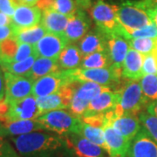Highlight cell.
I'll use <instances>...</instances> for the list:
<instances>
[{
  "label": "cell",
  "instance_id": "1",
  "mask_svg": "<svg viewBox=\"0 0 157 157\" xmlns=\"http://www.w3.org/2000/svg\"><path fill=\"white\" fill-rule=\"evenodd\" d=\"M11 141L24 157H52L70 147L62 135L37 131L11 137Z\"/></svg>",
  "mask_w": 157,
  "mask_h": 157
},
{
  "label": "cell",
  "instance_id": "2",
  "mask_svg": "<svg viewBox=\"0 0 157 157\" xmlns=\"http://www.w3.org/2000/svg\"><path fill=\"white\" fill-rule=\"evenodd\" d=\"M117 92L119 93V102L113 109L114 117L121 116L124 113L139 115L141 110L149 104V101L143 94L138 80H129Z\"/></svg>",
  "mask_w": 157,
  "mask_h": 157
},
{
  "label": "cell",
  "instance_id": "3",
  "mask_svg": "<svg viewBox=\"0 0 157 157\" xmlns=\"http://www.w3.org/2000/svg\"><path fill=\"white\" fill-rule=\"evenodd\" d=\"M37 121L44 127L45 130L64 136L71 134L79 135L82 125L80 118L65 109L45 113L37 118Z\"/></svg>",
  "mask_w": 157,
  "mask_h": 157
},
{
  "label": "cell",
  "instance_id": "4",
  "mask_svg": "<svg viewBox=\"0 0 157 157\" xmlns=\"http://www.w3.org/2000/svg\"><path fill=\"white\" fill-rule=\"evenodd\" d=\"M118 23L121 26L119 35L123 33L137 30L153 24L147 11L141 6L140 0H124L119 6Z\"/></svg>",
  "mask_w": 157,
  "mask_h": 157
},
{
  "label": "cell",
  "instance_id": "5",
  "mask_svg": "<svg viewBox=\"0 0 157 157\" xmlns=\"http://www.w3.org/2000/svg\"><path fill=\"white\" fill-rule=\"evenodd\" d=\"M122 68L111 66L107 68L83 69L77 68L67 71L73 81H91L105 86H115L120 84V79L122 76Z\"/></svg>",
  "mask_w": 157,
  "mask_h": 157
},
{
  "label": "cell",
  "instance_id": "6",
  "mask_svg": "<svg viewBox=\"0 0 157 157\" xmlns=\"http://www.w3.org/2000/svg\"><path fill=\"white\" fill-rule=\"evenodd\" d=\"M119 6L109 4L104 0H97L89 9L90 15L97 29L106 35H119L121 26L118 23Z\"/></svg>",
  "mask_w": 157,
  "mask_h": 157
},
{
  "label": "cell",
  "instance_id": "7",
  "mask_svg": "<svg viewBox=\"0 0 157 157\" xmlns=\"http://www.w3.org/2000/svg\"><path fill=\"white\" fill-rule=\"evenodd\" d=\"M41 115L37 99L33 95L21 100L10 102L9 111L5 117L0 119V122H11L16 121L35 120Z\"/></svg>",
  "mask_w": 157,
  "mask_h": 157
},
{
  "label": "cell",
  "instance_id": "8",
  "mask_svg": "<svg viewBox=\"0 0 157 157\" xmlns=\"http://www.w3.org/2000/svg\"><path fill=\"white\" fill-rule=\"evenodd\" d=\"M74 94L73 81L65 85L58 92L52 94L45 97L37 98V102L41 114L45 113L67 109L70 107V104Z\"/></svg>",
  "mask_w": 157,
  "mask_h": 157
},
{
  "label": "cell",
  "instance_id": "9",
  "mask_svg": "<svg viewBox=\"0 0 157 157\" xmlns=\"http://www.w3.org/2000/svg\"><path fill=\"white\" fill-rule=\"evenodd\" d=\"M67 71H60L59 73L48 74L35 80L33 86L32 95L36 99L45 97L58 92L65 85L72 82Z\"/></svg>",
  "mask_w": 157,
  "mask_h": 157
},
{
  "label": "cell",
  "instance_id": "10",
  "mask_svg": "<svg viewBox=\"0 0 157 157\" xmlns=\"http://www.w3.org/2000/svg\"><path fill=\"white\" fill-rule=\"evenodd\" d=\"M42 11L38 6L19 5L16 8L11 17V27L14 32V37L18 32L32 28L40 24Z\"/></svg>",
  "mask_w": 157,
  "mask_h": 157
},
{
  "label": "cell",
  "instance_id": "11",
  "mask_svg": "<svg viewBox=\"0 0 157 157\" xmlns=\"http://www.w3.org/2000/svg\"><path fill=\"white\" fill-rule=\"evenodd\" d=\"M4 73L6 80V99L9 103L32 94L33 80L26 76H17L8 72H4Z\"/></svg>",
  "mask_w": 157,
  "mask_h": 157
},
{
  "label": "cell",
  "instance_id": "12",
  "mask_svg": "<svg viewBox=\"0 0 157 157\" xmlns=\"http://www.w3.org/2000/svg\"><path fill=\"white\" fill-rule=\"evenodd\" d=\"M69 45L65 35L46 33L34 45L39 57L58 59L63 50Z\"/></svg>",
  "mask_w": 157,
  "mask_h": 157
},
{
  "label": "cell",
  "instance_id": "13",
  "mask_svg": "<svg viewBox=\"0 0 157 157\" xmlns=\"http://www.w3.org/2000/svg\"><path fill=\"white\" fill-rule=\"evenodd\" d=\"M91 26V20L84 10L78 8L73 16L69 17L67 26L64 33L69 44L80 41L88 33Z\"/></svg>",
  "mask_w": 157,
  "mask_h": 157
},
{
  "label": "cell",
  "instance_id": "14",
  "mask_svg": "<svg viewBox=\"0 0 157 157\" xmlns=\"http://www.w3.org/2000/svg\"><path fill=\"white\" fill-rule=\"evenodd\" d=\"M128 157H157V143L143 127L131 141Z\"/></svg>",
  "mask_w": 157,
  "mask_h": 157
},
{
  "label": "cell",
  "instance_id": "15",
  "mask_svg": "<svg viewBox=\"0 0 157 157\" xmlns=\"http://www.w3.org/2000/svg\"><path fill=\"white\" fill-rule=\"evenodd\" d=\"M106 150L110 157H126L128 152L131 141L126 140L115 129L112 124L106 122L103 127Z\"/></svg>",
  "mask_w": 157,
  "mask_h": 157
},
{
  "label": "cell",
  "instance_id": "16",
  "mask_svg": "<svg viewBox=\"0 0 157 157\" xmlns=\"http://www.w3.org/2000/svg\"><path fill=\"white\" fill-rule=\"evenodd\" d=\"M68 145L78 157H107V152L101 147L91 142L85 137L77 134L65 136Z\"/></svg>",
  "mask_w": 157,
  "mask_h": 157
},
{
  "label": "cell",
  "instance_id": "17",
  "mask_svg": "<svg viewBox=\"0 0 157 157\" xmlns=\"http://www.w3.org/2000/svg\"><path fill=\"white\" fill-rule=\"evenodd\" d=\"M110 123L120 135L129 141L133 140L142 127L139 115L133 113H124L121 116L114 117Z\"/></svg>",
  "mask_w": 157,
  "mask_h": 157
},
{
  "label": "cell",
  "instance_id": "18",
  "mask_svg": "<svg viewBox=\"0 0 157 157\" xmlns=\"http://www.w3.org/2000/svg\"><path fill=\"white\" fill-rule=\"evenodd\" d=\"M45 130L44 127L35 120L16 121L11 122H0V136H18L36 131Z\"/></svg>",
  "mask_w": 157,
  "mask_h": 157
},
{
  "label": "cell",
  "instance_id": "19",
  "mask_svg": "<svg viewBox=\"0 0 157 157\" xmlns=\"http://www.w3.org/2000/svg\"><path fill=\"white\" fill-rule=\"evenodd\" d=\"M107 52L109 54L113 66L122 68L126 55L130 46L128 39L117 34L107 35Z\"/></svg>",
  "mask_w": 157,
  "mask_h": 157
},
{
  "label": "cell",
  "instance_id": "20",
  "mask_svg": "<svg viewBox=\"0 0 157 157\" xmlns=\"http://www.w3.org/2000/svg\"><path fill=\"white\" fill-rule=\"evenodd\" d=\"M78 48L83 58L97 52L107 51V35L98 29L90 31L79 41Z\"/></svg>",
  "mask_w": 157,
  "mask_h": 157
},
{
  "label": "cell",
  "instance_id": "21",
  "mask_svg": "<svg viewBox=\"0 0 157 157\" xmlns=\"http://www.w3.org/2000/svg\"><path fill=\"white\" fill-rule=\"evenodd\" d=\"M144 59L143 54L133 48H129L122 66V77L130 80H139L142 78Z\"/></svg>",
  "mask_w": 157,
  "mask_h": 157
},
{
  "label": "cell",
  "instance_id": "22",
  "mask_svg": "<svg viewBox=\"0 0 157 157\" xmlns=\"http://www.w3.org/2000/svg\"><path fill=\"white\" fill-rule=\"evenodd\" d=\"M69 17L54 9H49L42 11L40 25L45 28L47 33L63 35L67 26Z\"/></svg>",
  "mask_w": 157,
  "mask_h": 157
},
{
  "label": "cell",
  "instance_id": "23",
  "mask_svg": "<svg viewBox=\"0 0 157 157\" xmlns=\"http://www.w3.org/2000/svg\"><path fill=\"white\" fill-rule=\"evenodd\" d=\"M119 102V93L110 90L102 93L94 100L90 101L88 108L84 116L104 113L113 109ZM83 116V117H84Z\"/></svg>",
  "mask_w": 157,
  "mask_h": 157
},
{
  "label": "cell",
  "instance_id": "24",
  "mask_svg": "<svg viewBox=\"0 0 157 157\" xmlns=\"http://www.w3.org/2000/svg\"><path fill=\"white\" fill-rule=\"evenodd\" d=\"M61 69L59 67L58 59L39 57L34 62L30 72L25 76L35 81L41 77L46 76L51 73H59Z\"/></svg>",
  "mask_w": 157,
  "mask_h": 157
},
{
  "label": "cell",
  "instance_id": "25",
  "mask_svg": "<svg viewBox=\"0 0 157 157\" xmlns=\"http://www.w3.org/2000/svg\"><path fill=\"white\" fill-rule=\"evenodd\" d=\"M73 96L89 102L101 95L102 93L111 89L108 86H105L91 81H73Z\"/></svg>",
  "mask_w": 157,
  "mask_h": 157
},
{
  "label": "cell",
  "instance_id": "26",
  "mask_svg": "<svg viewBox=\"0 0 157 157\" xmlns=\"http://www.w3.org/2000/svg\"><path fill=\"white\" fill-rule=\"evenodd\" d=\"M83 56L78 45L69 44L63 50L59 58V65L61 71H69L79 68Z\"/></svg>",
  "mask_w": 157,
  "mask_h": 157
},
{
  "label": "cell",
  "instance_id": "27",
  "mask_svg": "<svg viewBox=\"0 0 157 157\" xmlns=\"http://www.w3.org/2000/svg\"><path fill=\"white\" fill-rule=\"evenodd\" d=\"M112 66L107 51L97 52L83 58L80 67L83 69H95V68H107Z\"/></svg>",
  "mask_w": 157,
  "mask_h": 157
},
{
  "label": "cell",
  "instance_id": "28",
  "mask_svg": "<svg viewBox=\"0 0 157 157\" xmlns=\"http://www.w3.org/2000/svg\"><path fill=\"white\" fill-rule=\"evenodd\" d=\"M47 33L45 28L39 24L32 28L25 29L18 32L15 37L18 44L25 43L29 45H35L45 34Z\"/></svg>",
  "mask_w": 157,
  "mask_h": 157
},
{
  "label": "cell",
  "instance_id": "29",
  "mask_svg": "<svg viewBox=\"0 0 157 157\" xmlns=\"http://www.w3.org/2000/svg\"><path fill=\"white\" fill-rule=\"evenodd\" d=\"M38 58H39V55L36 52L23 61L9 63L5 66H2L1 67L4 72H8L17 76H25L30 72V70L33 66L34 62Z\"/></svg>",
  "mask_w": 157,
  "mask_h": 157
},
{
  "label": "cell",
  "instance_id": "30",
  "mask_svg": "<svg viewBox=\"0 0 157 157\" xmlns=\"http://www.w3.org/2000/svg\"><path fill=\"white\" fill-rule=\"evenodd\" d=\"M79 135L85 137L86 139L90 140L91 142L103 147L106 150V143H105V139H104V131H103L102 128L94 127V126H91L89 124L85 123V122L82 121Z\"/></svg>",
  "mask_w": 157,
  "mask_h": 157
},
{
  "label": "cell",
  "instance_id": "31",
  "mask_svg": "<svg viewBox=\"0 0 157 157\" xmlns=\"http://www.w3.org/2000/svg\"><path fill=\"white\" fill-rule=\"evenodd\" d=\"M18 43L16 39H8L0 42V67L12 63L17 53Z\"/></svg>",
  "mask_w": 157,
  "mask_h": 157
},
{
  "label": "cell",
  "instance_id": "32",
  "mask_svg": "<svg viewBox=\"0 0 157 157\" xmlns=\"http://www.w3.org/2000/svg\"><path fill=\"white\" fill-rule=\"evenodd\" d=\"M143 94L149 102L157 101V74H147L140 79Z\"/></svg>",
  "mask_w": 157,
  "mask_h": 157
},
{
  "label": "cell",
  "instance_id": "33",
  "mask_svg": "<svg viewBox=\"0 0 157 157\" xmlns=\"http://www.w3.org/2000/svg\"><path fill=\"white\" fill-rule=\"evenodd\" d=\"M130 48H133L140 52L144 56L151 53L156 46L157 39L151 38H139L131 39L128 40Z\"/></svg>",
  "mask_w": 157,
  "mask_h": 157
},
{
  "label": "cell",
  "instance_id": "34",
  "mask_svg": "<svg viewBox=\"0 0 157 157\" xmlns=\"http://www.w3.org/2000/svg\"><path fill=\"white\" fill-rule=\"evenodd\" d=\"M122 37L126 39H139V38H151L157 39V26L155 24L147 25L145 27L137 30H132L122 33Z\"/></svg>",
  "mask_w": 157,
  "mask_h": 157
},
{
  "label": "cell",
  "instance_id": "35",
  "mask_svg": "<svg viewBox=\"0 0 157 157\" xmlns=\"http://www.w3.org/2000/svg\"><path fill=\"white\" fill-rule=\"evenodd\" d=\"M141 126L146 129L152 139L157 143V117L147 112H141L139 114Z\"/></svg>",
  "mask_w": 157,
  "mask_h": 157
},
{
  "label": "cell",
  "instance_id": "36",
  "mask_svg": "<svg viewBox=\"0 0 157 157\" xmlns=\"http://www.w3.org/2000/svg\"><path fill=\"white\" fill-rule=\"evenodd\" d=\"M53 9L58 12L71 17L78 9L75 0H54Z\"/></svg>",
  "mask_w": 157,
  "mask_h": 157
},
{
  "label": "cell",
  "instance_id": "37",
  "mask_svg": "<svg viewBox=\"0 0 157 157\" xmlns=\"http://www.w3.org/2000/svg\"><path fill=\"white\" fill-rule=\"evenodd\" d=\"M89 103V101H84L78 97L73 96L69 108L74 115H76L78 118H82L88 108Z\"/></svg>",
  "mask_w": 157,
  "mask_h": 157
},
{
  "label": "cell",
  "instance_id": "38",
  "mask_svg": "<svg viewBox=\"0 0 157 157\" xmlns=\"http://www.w3.org/2000/svg\"><path fill=\"white\" fill-rule=\"evenodd\" d=\"M36 49L35 46L29 44H25V43H20L18 44V48H17V53L13 59L12 62H19L23 61L26 59L27 58L32 56L33 54L36 53Z\"/></svg>",
  "mask_w": 157,
  "mask_h": 157
},
{
  "label": "cell",
  "instance_id": "39",
  "mask_svg": "<svg viewBox=\"0 0 157 157\" xmlns=\"http://www.w3.org/2000/svg\"><path fill=\"white\" fill-rule=\"evenodd\" d=\"M143 76L147 74H157V61L153 52L145 56L143 67H142Z\"/></svg>",
  "mask_w": 157,
  "mask_h": 157
},
{
  "label": "cell",
  "instance_id": "40",
  "mask_svg": "<svg viewBox=\"0 0 157 157\" xmlns=\"http://www.w3.org/2000/svg\"><path fill=\"white\" fill-rule=\"evenodd\" d=\"M19 155L17 150L11 146L10 142L5 140V137L0 136V157H16Z\"/></svg>",
  "mask_w": 157,
  "mask_h": 157
},
{
  "label": "cell",
  "instance_id": "41",
  "mask_svg": "<svg viewBox=\"0 0 157 157\" xmlns=\"http://www.w3.org/2000/svg\"><path fill=\"white\" fill-rule=\"evenodd\" d=\"M81 121L86 124H89L91 126L97 127V128H102L105 125L106 118H105V113H98V114H94V115H88V116H84L80 118Z\"/></svg>",
  "mask_w": 157,
  "mask_h": 157
},
{
  "label": "cell",
  "instance_id": "42",
  "mask_svg": "<svg viewBox=\"0 0 157 157\" xmlns=\"http://www.w3.org/2000/svg\"><path fill=\"white\" fill-rule=\"evenodd\" d=\"M19 5L18 0H0V11L12 17Z\"/></svg>",
  "mask_w": 157,
  "mask_h": 157
},
{
  "label": "cell",
  "instance_id": "43",
  "mask_svg": "<svg viewBox=\"0 0 157 157\" xmlns=\"http://www.w3.org/2000/svg\"><path fill=\"white\" fill-rule=\"evenodd\" d=\"M15 39L14 32L11 25L7 26H0V42L5 41L8 39Z\"/></svg>",
  "mask_w": 157,
  "mask_h": 157
},
{
  "label": "cell",
  "instance_id": "44",
  "mask_svg": "<svg viewBox=\"0 0 157 157\" xmlns=\"http://www.w3.org/2000/svg\"><path fill=\"white\" fill-rule=\"evenodd\" d=\"M54 6V0H39L36 6H38L41 11L49 10V9H53Z\"/></svg>",
  "mask_w": 157,
  "mask_h": 157
},
{
  "label": "cell",
  "instance_id": "45",
  "mask_svg": "<svg viewBox=\"0 0 157 157\" xmlns=\"http://www.w3.org/2000/svg\"><path fill=\"white\" fill-rule=\"evenodd\" d=\"M9 107H10V103L7 101L6 97L0 100V119L5 117L9 111Z\"/></svg>",
  "mask_w": 157,
  "mask_h": 157
},
{
  "label": "cell",
  "instance_id": "46",
  "mask_svg": "<svg viewBox=\"0 0 157 157\" xmlns=\"http://www.w3.org/2000/svg\"><path fill=\"white\" fill-rule=\"evenodd\" d=\"M6 94V80H5V73L2 67H0V100L5 97Z\"/></svg>",
  "mask_w": 157,
  "mask_h": 157
},
{
  "label": "cell",
  "instance_id": "47",
  "mask_svg": "<svg viewBox=\"0 0 157 157\" xmlns=\"http://www.w3.org/2000/svg\"><path fill=\"white\" fill-rule=\"evenodd\" d=\"M11 17L8 16L6 13L0 11V26H7L11 25Z\"/></svg>",
  "mask_w": 157,
  "mask_h": 157
},
{
  "label": "cell",
  "instance_id": "48",
  "mask_svg": "<svg viewBox=\"0 0 157 157\" xmlns=\"http://www.w3.org/2000/svg\"><path fill=\"white\" fill-rule=\"evenodd\" d=\"M147 112L150 113L151 115L157 117V101L149 102V104L146 107Z\"/></svg>",
  "mask_w": 157,
  "mask_h": 157
},
{
  "label": "cell",
  "instance_id": "49",
  "mask_svg": "<svg viewBox=\"0 0 157 157\" xmlns=\"http://www.w3.org/2000/svg\"><path fill=\"white\" fill-rule=\"evenodd\" d=\"M141 2L147 11V13H148V11H150L154 7L157 6V0H141Z\"/></svg>",
  "mask_w": 157,
  "mask_h": 157
},
{
  "label": "cell",
  "instance_id": "50",
  "mask_svg": "<svg viewBox=\"0 0 157 157\" xmlns=\"http://www.w3.org/2000/svg\"><path fill=\"white\" fill-rule=\"evenodd\" d=\"M148 15L151 18L153 24H155L157 26V6L154 7L150 11H148Z\"/></svg>",
  "mask_w": 157,
  "mask_h": 157
},
{
  "label": "cell",
  "instance_id": "51",
  "mask_svg": "<svg viewBox=\"0 0 157 157\" xmlns=\"http://www.w3.org/2000/svg\"><path fill=\"white\" fill-rule=\"evenodd\" d=\"M20 5H27V6H36L39 0H18Z\"/></svg>",
  "mask_w": 157,
  "mask_h": 157
},
{
  "label": "cell",
  "instance_id": "52",
  "mask_svg": "<svg viewBox=\"0 0 157 157\" xmlns=\"http://www.w3.org/2000/svg\"><path fill=\"white\" fill-rule=\"evenodd\" d=\"M152 52H153V54H154L155 57V59H156V61H157V42H156V46H155V50L153 51Z\"/></svg>",
  "mask_w": 157,
  "mask_h": 157
},
{
  "label": "cell",
  "instance_id": "53",
  "mask_svg": "<svg viewBox=\"0 0 157 157\" xmlns=\"http://www.w3.org/2000/svg\"><path fill=\"white\" fill-rule=\"evenodd\" d=\"M16 157H20V155H17V156H16Z\"/></svg>",
  "mask_w": 157,
  "mask_h": 157
},
{
  "label": "cell",
  "instance_id": "54",
  "mask_svg": "<svg viewBox=\"0 0 157 157\" xmlns=\"http://www.w3.org/2000/svg\"><path fill=\"white\" fill-rule=\"evenodd\" d=\"M117 157H123V156H117Z\"/></svg>",
  "mask_w": 157,
  "mask_h": 157
}]
</instances>
